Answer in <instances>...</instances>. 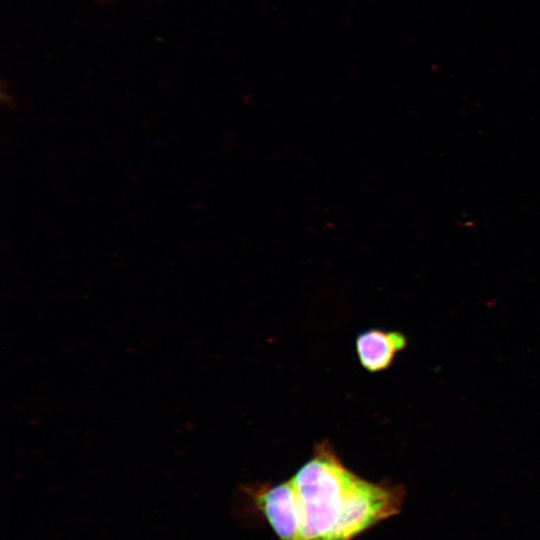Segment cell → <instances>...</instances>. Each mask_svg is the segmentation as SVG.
Instances as JSON below:
<instances>
[{
  "label": "cell",
  "mask_w": 540,
  "mask_h": 540,
  "mask_svg": "<svg viewBox=\"0 0 540 540\" xmlns=\"http://www.w3.org/2000/svg\"><path fill=\"white\" fill-rule=\"evenodd\" d=\"M291 481L302 540H352L397 514L404 500L401 486L373 483L349 470L327 441L315 447Z\"/></svg>",
  "instance_id": "1"
},
{
  "label": "cell",
  "mask_w": 540,
  "mask_h": 540,
  "mask_svg": "<svg viewBox=\"0 0 540 540\" xmlns=\"http://www.w3.org/2000/svg\"><path fill=\"white\" fill-rule=\"evenodd\" d=\"M250 496L280 540H302L298 496L291 479L250 489Z\"/></svg>",
  "instance_id": "2"
},
{
  "label": "cell",
  "mask_w": 540,
  "mask_h": 540,
  "mask_svg": "<svg viewBox=\"0 0 540 540\" xmlns=\"http://www.w3.org/2000/svg\"><path fill=\"white\" fill-rule=\"evenodd\" d=\"M406 343L401 333L371 329L357 337L356 352L362 367L370 372H379L392 364Z\"/></svg>",
  "instance_id": "3"
}]
</instances>
